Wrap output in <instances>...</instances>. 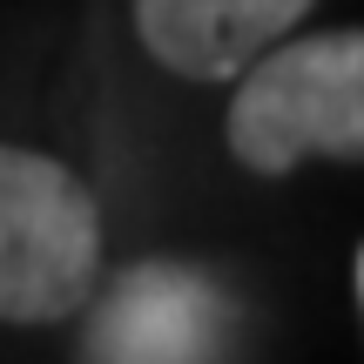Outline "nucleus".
Returning a JSON list of instances; mask_svg holds the SVG:
<instances>
[{"label":"nucleus","mask_w":364,"mask_h":364,"mask_svg":"<svg viewBox=\"0 0 364 364\" xmlns=\"http://www.w3.org/2000/svg\"><path fill=\"white\" fill-rule=\"evenodd\" d=\"M189 331H196L189 277L142 270L115 290L108 317L95 324L88 358L95 364H189Z\"/></svg>","instance_id":"nucleus-4"},{"label":"nucleus","mask_w":364,"mask_h":364,"mask_svg":"<svg viewBox=\"0 0 364 364\" xmlns=\"http://www.w3.org/2000/svg\"><path fill=\"white\" fill-rule=\"evenodd\" d=\"M223 142L250 176H290L304 156L358 162L364 156V34H304L270 41L236 75Z\"/></svg>","instance_id":"nucleus-1"},{"label":"nucleus","mask_w":364,"mask_h":364,"mask_svg":"<svg viewBox=\"0 0 364 364\" xmlns=\"http://www.w3.org/2000/svg\"><path fill=\"white\" fill-rule=\"evenodd\" d=\"M102 277V209L41 149L0 142V324H61Z\"/></svg>","instance_id":"nucleus-2"},{"label":"nucleus","mask_w":364,"mask_h":364,"mask_svg":"<svg viewBox=\"0 0 364 364\" xmlns=\"http://www.w3.org/2000/svg\"><path fill=\"white\" fill-rule=\"evenodd\" d=\"M317 0H135V34L182 81H236Z\"/></svg>","instance_id":"nucleus-3"}]
</instances>
